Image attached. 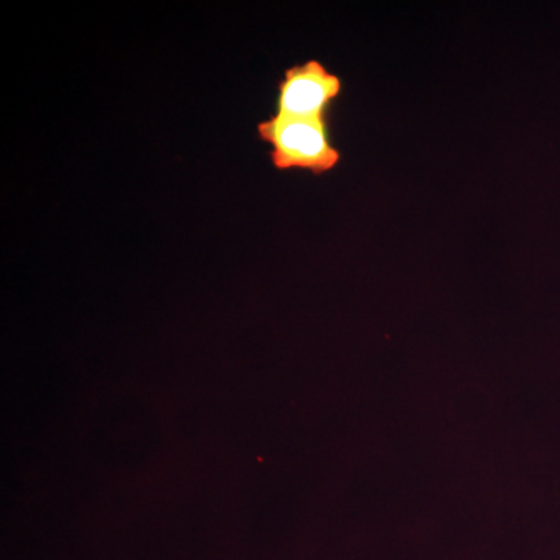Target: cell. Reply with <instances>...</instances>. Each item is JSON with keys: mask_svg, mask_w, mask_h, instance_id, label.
<instances>
[{"mask_svg": "<svg viewBox=\"0 0 560 560\" xmlns=\"http://www.w3.org/2000/svg\"><path fill=\"white\" fill-rule=\"evenodd\" d=\"M257 135L271 145V162L280 172L307 171L323 175L334 171L341 153L331 143L327 117L271 116L257 125Z\"/></svg>", "mask_w": 560, "mask_h": 560, "instance_id": "cell-1", "label": "cell"}, {"mask_svg": "<svg viewBox=\"0 0 560 560\" xmlns=\"http://www.w3.org/2000/svg\"><path fill=\"white\" fill-rule=\"evenodd\" d=\"M342 81L323 62L308 60L283 73L278 84L276 114L283 117L329 116L331 103L340 97Z\"/></svg>", "mask_w": 560, "mask_h": 560, "instance_id": "cell-2", "label": "cell"}]
</instances>
